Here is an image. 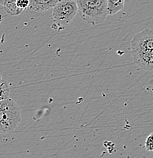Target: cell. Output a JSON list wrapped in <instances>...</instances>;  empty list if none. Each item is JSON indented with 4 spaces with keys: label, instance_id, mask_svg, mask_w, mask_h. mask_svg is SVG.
I'll use <instances>...</instances> for the list:
<instances>
[{
    "label": "cell",
    "instance_id": "cell-1",
    "mask_svg": "<svg viewBox=\"0 0 153 158\" xmlns=\"http://www.w3.org/2000/svg\"><path fill=\"white\" fill-rule=\"evenodd\" d=\"M82 19L91 25H98L104 22L108 11L107 0H75Z\"/></svg>",
    "mask_w": 153,
    "mask_h": 158
},
{
    "label": "cell",
    "instance_id": "cell-2",
    "mask_svg": "<svg viewBox=\"0 0 153 158\" xmlns=\"http://www.w3.org/2000/svg\"><path fill=\"white\" fill-rule=\"evenodd\" d=\"M21 121L20 107L10 98L0 101V134L13 131Z\"/></svg>",
    "mask_w": 153,
    "mask_h": 158
},
{
    "label": "cell",
    "instance_id": "cell-3",
    "mask_svg": "<svg viewBox=\"0 0 153 158\" xmlns=\"http://www.w3.org/2000/svg\"><path fill=\"white\" fill-rule=\"evenodd\" d=\"M79 9L75 0H61L53 8V28L60 31L75 19Z\"/></svg>",
    "mask_w": 153,
    "mask_h": 158
},
{
    "label": "cell",
    "instance_id": "cell-4",
    "mask_svg": "<svg viewBox=\"0 0 153 158\" xmlns=\"http://www.w3.org/2000/svg\"><path fill=\"white\" fill-rule=\"evenodd\" d=\"M153 49V30L146 28L135 35L131 41L133 56L149 52Z\"/></svg>",
    "mask_w": 153,
    "mask_h": 158
},
{
    "label": "cell",
    "instance_id": "cell-5",
    "mask_svg": "<svg viewBox=\"0 0 153 158\" xmlns=\"http://www.w3.org/2000/svg\"><path fill=\"white\" fill-rule=\"evenodd\" d=\"M133 62L146 71L153 72V49L149 52L133 56Z\"/></svg>",
    "mask_w": 153,
    "mask_h": 158
},
{
    "label": "cell",
    "instance_id": "cell-6",
    "mask_svg": "<svg viewBox=\"0 0 153 158\" xmlns=\"http://www.w3.org/2000/svg\"><path fill=\"white\" fill-rule=\"evenodd\" d=\"M28 10L34 12L42 13L53 9L61 0H29Z\"/></svg>",
    "mask_w": 153,
    "mask_h": 158
},
{
    "label": "cell",
    "instance_id": "cell-7",
    "mask_svg": "<svg viewBox=\"0 0 153 158\" xmlns=\"http://www.w3.org/2000/svg\"><path fill=\"white\" fill-rule=\"evenodd\" d=\"M0 5L2 6L6 12L11 15H19L24 11L16 6V0H0Z\"/></svg>",
    "mask_w": 153,
    "mask_h": 158
},
{
    "label": "cell",
    "instance_id": "cell-8",
    "mask_svg": "<svg viewBox=\"0 0 153 158\" xmlns=\"http://www.w3.org/2000/svg\"><path fill=\"white\" fill-rule=\"evenodd\" d=\"M125 0H107L108 14L113 15L121 11L124 7Z\"/></svg>",
    "mask_w": 153,
    "mask_h": 158
},
{
    "label": "cell",
    "instance_id": "cell-9",
    "mask_svg": "<svg viewBox=\"0 0 153 158\" xmlns=\"http://www.w3.org/2000/svg\"><path fill=\"white\" fill-rule=\"evenodd\" d=\"M10 88L6 81L0 78V101L9 98Z\"/></svg>",
    "mask_w": 153,
    "mask_h": 158
},
{
    "label": "cell",
    "instance_id": "cell-10",
    "mask_svg": "<svg viewBox=\"0 0 153 158\" xmlns=\"http://www.w3.org/2000/svg\"><path fill=\"white\" fill-rule=\"evenodd\" d=\"M29 4H30L29 0H16V6L22 11L28 9Z\"/></svg>",
    "mask_w": 153,
    "mask_h": 158
},
{
    "label": "cell",
    "instance_id": "cell-11",
    "mask_svg": "<svg viewBox=\"0 0 153 158\" xmlns=\"http://www.w3.org/2000/svg\"><path fill=\"white\" fill-rule=\"evenodd\" d=\"M145 148L148 151H153V133L149 135L146 139Z\"/></svg>",
    "mask_w": 153,
    "mask_h": 158
}]
</instances>
